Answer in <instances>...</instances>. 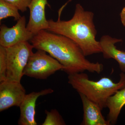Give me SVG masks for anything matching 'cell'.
Listing matches in <instances>:
<instances>
[{
  "label": "cell",
  "instance_id": "18",
  "mask_svg": "<svg viewBox=\"0 0 125 125\" xmlns=\"http://www.w3.org/2000/svg\"><path fill=\"white\" fill-rule=\"evenodd\" d=\"M72 1V0H68V1H67V2H66L64 4V5H63V7H64V8H65V7L67 5V4H68V3H69L71 1Z\"/></svg>",
  "mask_w": 125,
  "mask_h": 125
},
{
  "label": "cell",
  "instance_id": "17",
  "mask_svg": "<svg viewBox=\"0 0 125 125\" xmlns=\"http://www.w3.org/2000/svg\"><path fill=\"white\" fill-rule=\"evenodd\" d=\"M120 16L121 22L125 27V7L122 9L120 14Z\"/></svg>",
  "mask_w": 125,
  "mask_h": 125
},
{
  "label": "cell",
  "instance_id": "6",
  "mask_svg": "<svg viewBox=\"0 0 125 125\" xmlns=\"http://www.w3.org/2000/svg\"><path fill=\"white\" fill-rule=\"evenodd\" d=\"M34 34L27 28L24 16L17 21L15 25L9 28L5 25L0 27V46L9 47L24 42H29Z\"/></svg>",
  "mask_w": 125,
  "mask_h": 125
},
{
  "label": "cell",
  "instance_id": "2",
  "mask_svg": "<svg viewBox=\"0 0 125 125\" xmlns=\"http://www.w3.org/2000/svg\"><path fill=\"white\" fill-rule=\"evenodd\" d=\"M94 14L85 11L80 4L75 6L73 17L68 21L48 20L47 30L65 36L79 46L85 56L102 52L100 42L96 40L97 34L94 22Z\"/></svg>",
  "mask_w": 125,
  "mask_h": 125
},
{
  "label": "cell",
  "instance_id": "13",
  "mask_svg": "<svg viewBox=\"0 0 125 125\" xmlns=\"http://www.w3.org/2000/svg\"><path fill=\"white\" fill-rule=\"evenodd\" d=\"M19 10L13 5L3 0H0V21L10 17H13L15 20L18 21L22 17Z\"/></svg>",
  "mask_w": 125,
  "mask_h": 125
},
{
  "label": "cell",
  "instance_id": "10",
  "mask_svg": "<svg viewBox=\"0 0 125 125\" xmlns=\"http://www.w3.org/2000/svg\"><path fill=\"white\" fill-rule=\"evenodd\" d=\"M80 96L83 110V117L81 125H110L111 123L105 120L102 111L97 104L87 98L82 94Z\"/></svg>",
  "mask_w": 125,
  "mask_h": 125
},
{
  "label": "cell",
  "instance_id": "3",
  "mask_svg": "<svg viewBox=\"0 0 125 125\" xmlns=\"http://www.w3.org/2000/svg\"><path fill=\"white\" fill-rule=\"evenodd\" d=\"M120 79L115 83L111 79L103 77L98 81L90 80L83 72L69 75L68 83L79 94H82L98 105L101 110L107 107L108 98L125 87V73L121 72Z\"/></svg>",
  "mask_w": 125,
  "mask_h": 125
},
{
  "label": "cell",
  "instance_id": "12",
  "mask_svg": "<svg viewBox=\"0 0 125 125\" xmlns=\"http://www.w3.org/2000/svg\"><path fill=\"white\" fill-rule=\"evenodd\" d=\"M125 105V87L118 90L108 98L107 107L109 109L107 120L111 125L116 123L122 108Z\"/></svg>",
  "mask_w": 125,
  "mask_h": 125
},
{
  "label": "cell",
  "instance_id": "4",
  "mask_svg": "<svg viewBox=\"0 0 125 125\" xmlns=\"http://www.w3.org/2000/svg\"><path fill=\"white\" fill-rule=\"evenodd\" d=\"M33 48L29 42L6 48L7 69L6 81L21 82L24 70L33 52Z\"/></svg>",
  "mask_w": 125,
  "mask_h": 125
},
{
  "label": "cell",
  "instance_id": "11",
  "mask_svg": "<svg viewBox=\"0 0 125 125\" xmlns=\"http://www.w3.org/2000/svg\"><path fill=\"white\" fill-rule=\"evenodd\" d=\"M99 42L104 58H113L116 61L121 71L125 73V52L118 49L115 46L116 43L122 42V39L105 35L101 37Z\"/></svg>",
  "mask_w": 125,
  "mask_h": 125
},
{
  "label": "cell",
  "instance_id": "16",
  "mask_svg": "<svg viewBox=\"0 0 125 125\" xmlns=\"http://www.w3.org/2000/svg\"><path fill=\"white\" fill-rule=\"evenodd\" d=\"M16 7L21 12H25L28 9L32 0H3Z\"/></svg>",
  "mask_w": 125,
  "mask_h": 125
},
{
  "label": "cell",
  "instance_id": "15",
  "mask_svg": "<svg viewBox=\"0 0 125 125\" xmlns=\"http://www.w3.org/2000/svg\"><path fill=\"white\" fill-rule=\"evenodd\" d=\"M7 69L6 48L0 46V83L6 80Z\"/></svg>",
  "mask_w": 125,
  "mask_h": 125
},
{
  "label": "cell",
  "instance_id": "7",
  "mask_svg": "<svg viewBox=\"0 0 125 125\" xmlns=\"http://www.w3.org/2000/svg\"><path fill=\"white\" fill-rule=\"evenodd\" d=\"M0 83V112L13 106L19 107L26 94L21 82L5 81Z\"/></svg>",
  "mask_w": 125,
  "mask_h": 125
},
{
  "label": "cell",
  "instance_id": "9",
  "mask_svg": "<svg viewBox=\"0 0 125 125\" xmlns=\"http://www.w3.org/2000/svg\"><path fill=\"white\" fill-rule=\"evenodd\" d=\"M46 5L50 6L47 0H32L29 6L30 16L27 27L34 35L41 30H47L49 27L45 16Z\"/></svg>",
  "mask_w": 125,
  "mask_h": 125
},
{
  "label": "cell",
  "instance_id": "5",
  "mask_svg": "<svg viewBox=\"0 0 125 125\" xmlns=\"http://www.w3.org/2000/svg\"><path fill=\"white\" fill-rule=\"evenodd\" d=\"M46 52L38 49L31 55L23 71V75L37 79L45 80L64 67Z\"/></svg>",
  "mask_w": 125,
  "mask_h": 125
},
{
  "label": "cell",
  "instance_id": "14",
  "mask_svg": "<svg viewBox=\"0 0 125 125\" xmlns=\"http://www.w3.org/2000/svg\"><path fill=\"white\" fill-rule=\"evenodd\" d=\"M46 115L42 125H65V121L59 112L56 109H52L50 111L45 110Z\"/></svg>",
  "mask_w": 125,
  "mask_h": 125
},
{
  "label": "cell",
  "instance_id": "1",
  "mask_svg": "<svg viewBox=\"0 0 125 125\" xmlns=\"http://www.w3.org/2000/svg\"><path fill=\"white\" fill-rule=\"evenodd\" d=\"M30 41L34 48L45 51L58 61L68 75L86 71L99 74L103 70V64L87 60L79 46L65 36L42 30Z\"/></svg>",
  "mask_w": 125,
  "mask_h": 125
},
{
  "label": "cell",
  "instance_id": "8",
  "mask_svg": "<svg viewBox=\"0 0 125 125\" xmlns=\"http://www.w3.org/2000/svg\"><path fill=\"white\" fill-rule=\"evenodd\" d=\"M51 88L26 94L20 106V115L18 121L19 125H37L36 120V101L39 97L53 93Z\"/></svg>",
  "mask_w": 125,
  "mask_h": 125
}]
</instances>
